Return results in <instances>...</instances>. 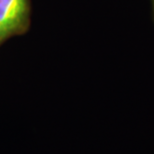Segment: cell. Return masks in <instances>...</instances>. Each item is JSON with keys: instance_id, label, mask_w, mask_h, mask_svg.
<instances>
[{"instance_id": "obj_1", "label": "cell", "mask_w": 154, "mask_h": 154, "mask_svg": "<svg viewBox=\"0 0 154 154\" xmlns=\"http://www.w3.org/2000/svg\"><path fill=\"white\" fill-rule=\"evenodd\" d=\"M26 11V0H0V41L22 25Z\"/></svg>"}, {"instance_id": "obj_2", "label": "cell", "mask_w": 154, "mask_h": 154, "mask_svg": "<svg viewBox=\"0 0 154 154\" xmlns=\"http://www.w3.org/2000/svg\"><path fill=\"white\" fill-rule=\"evenodd\" d=\"M151 1V8H152V16H153V20H154V0H150Z\"/></svg>"}]
</instances>
